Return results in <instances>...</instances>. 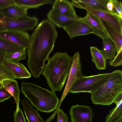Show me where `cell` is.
Segmentation results:
<instances>
[{"instance_id": "1", "label": "cell", "mask_w": 122, "mask_h": 122, "mask_svg": "<svg viewBox=\"0 0 122 122\" xmlns=\"http://www.w3.org/2000/svg\"><path fill=\"white\" fill-rule=\"evenodd\" d=\"M57 36L55 26L47 19L40 22L32 33L27 48V63L34 78H38L42 74Z\"/></svg>"}, {"instance_id": "2", "label": "cell", "mask_w": 122, "mask_h": 122, "mask_svg": "<svg viewBox=\"0 0 122 122\" xmlns=\"http://www.w3.org/2000/svg\"><path fill=\"white\" fill-rule=\"evenodd\" d=\"M73 61V56L66 52H56L49 58L42 74L51 91H61L68 76Z\"/></svg>"}, {"instance_id": "3", "label": "cell", "mask_w": 122, "mask_h": 122, "mask_svg": "<svg viewBox=\"0 0 122 122\" xmlns=\"http://www.w3.org/2000/svg\"><path fill=\"white\" fill-rule=\"evenodd\" d=\"M21 90L32 106L40 111L52 112L58 105L59 99L55 93L35 84L23 82Z\"/></svg>"}, {"instance_id": "4", "label": "cell", "mask_w": 122, "mask_h": 122, "mask_svg": "<svg viewBox=\"0 0 122 122\" xmlns=\"http://www.w3.org/2000/svg\"><path fill=\"white\" fill-rule=\"evenodd\" d=\"M122 92V71L116 70L91 93V99L94 104L109 105Z\"/></svg>"}, {"instance_id": "5", "label": "cell", "mask_w": 122, "mask_h": 122, "mask_svg": "<svg viewBox=\"0 0 122 122\" xmlns=\"http://www.w3.org/2000/svg\"><path fill=\"white\" fill-rule=\"evenodd\" d=\"M111 73L88 76H83L77 80L71 87L70 93L89 92L91 93L108 77Z\"/></svg>"}, {"instance_id": "6", "label": "cell", "mask_w": 122, "mask_h": 122, "mask_svg": "<svg viewBox=\"0 0 122 122\" xmlns=\"http://www.w3.org/2000/svg\"><path fill=\"white\" fill-rule=\"evenodd\" d=\"M38 22L36 17H30L27 15L15 19L6 17L5 30L31 31L37 26Z\"/></svg>"}, {"instance_id": "7", "label": "cell", "mask_w": 122, "mask_h": 122, "mask_svg": "<svg viewBox=\"0 0 122 122\" xmlns=\"http://www.w3.org/2000/svg\"><path fill=\"white\" fill-rule=\"evenodd\" d=\"M72 56L73 64L68 76L59 104L61 103L64 98L70 93V90L74 83L78 79L84 76L82 73L81 65L79 52H76Z\"/></svg>"}, {"instance_id": "8", "label": "cell", "mask_w": 122, "mask_h": 122, "mask_svg": "<svg viewBox=\"0 0 122 122\" xmlns=\"http://www.w3.org/2000/svg\"><path fill=\"white\" fill-rule=\"evenodd\" d=\"M0 37L26 49L30 42V36L25 31L5 30L0 32Z\"/></svg>"}, {"instance_id": "9", "label": "cell", "mask_w": 122, "mask_h": 122, "mask_svg": "<svg viewBox=\"0 0 122 122\" xmlns=\"http://www.w3.org/2000/svg\"><path fill=\"white\" fill-rule=\"evenodd\" d=\"M81 9H84L97 16L122 35V20L116 15L108 11L94 10L87 7H83Z\"/></svg>"}, {"instance_id": "10", "label": "cell", "mask_w": 122, "mask_h": 122, "mask_svg": "<svg viewBox=\"0 0 122 122\" xmlns=\"http://www.w3.org/2000/svg\"><path fill=\"white\" fill-rule=\"evenodd\" d=\"M77 20L88 25L93 30V33L103 40L109 39L105 30L102 20L96 15L87 11L85 16L78 17Z\"/></svg>"}, {"instance_id": "11", "label": "cell", "mask_w": 122, "mask_h": 122, "mask_svg": "<svg viewBox=\"0 0 122 122\" xmlns=\"http://www.w3.org/2000/svg\"><path fill=\"white\" fill-rule=\"evenodd\" d=\"M69 113L71 122H92L93 114L91 107L76 104L72 106Z\"/></svg>"}, {"instance_id": "12", "label": "cell", "mask_w": 122, "mask_h": 122, "mask_svg": "<svg viewBox=\"0 0 122 122\" xmlns=\"http://www.w3.org/2000/svg\"><path fill=\"white\" fill-rule=\"evenodd\" d=\"M63 28L71 39L76 37L94 33L93 30L88 25L77 20Z\"/></svg>"}, {"instance_id": "13", "label": "cell", "mask_w": 122, "mask_h": 122, "mask_svg": "<svg viewBox=\"0 0 122 122\" xmlns=\"http://www.w3.org/2000/svg\"><path fill=\"white\" fill-rule=\"evenodd\" d=\"M48 20L55 26L63 28L78 18L64 15L58 13L52 8L50 10L47 15Z\"/></svg>"}, {"instance_id": "14", "label": "cell", "mask_w": 122, "mask_h": 122, "mask_svg": "<svg viewBox=\"0 0 122 122\" xmlns=\"http://www.w3.org/2000/svg\"><path fill=\"white\" fill-rule=\"evenodd\" d=\"M2 64L14 75L15 79L27 78L31 76L26 67L21 63H13L4 60Z\"/></svg>"}, {"instance_id": "15", "label": "cell", "mask_w": 122, "mask_h": 122, "mask_svg": "<svg viewBox=\"0 0 122 122\" xmlns=\"http://www.w3.org/2000/svg\"><path fill=\"white\" fill-rule=\"evenodd\" d=\"M52 8L61 14L76 18L78 17L71 2L66 0H55Z\"/></svg>"}, {"instance_id": "16", "label": "cell", "mask_w": 122, "mask_h": 122, "mask_svg": "<svg viewBox=\"0 0 122 122\" xmlns=\"http://www.w3.org/2000/svg\"><path fill=\"white\" fill-rule=\"evenodd\" d=\"M108 0H72L71 3L73 7L81 9L87 7L94 10L108 11L107 4ZM109 12V11H108Z\"/></svg>"}, {"instance_id": "17", "label": "cell", "mask_w": 122, "mask_h": 122, "mask_svg": "<svg viewBox=\"0 0 122 122\" xmlns=\"http://www.w3.org/2000/svg\"><path fill=\"white\" fill-rule=\"evenodd\" d=\"M27 10L16 4L0 9V12L6 17L12 19H18L27 15Z\"/></svg>"}, {"instance_id": "18", "label": "cell", "mask_w": 122, "mask_h": 122, "mask_svg": "<svg viewBox=\"0 0 122 122\" xmlns=\"http://www.w3.org/2000/svg\"><path fill=\"white\" fill-rule=\"evenodd\" d=\"M102 20L107 35L113 43L117 53L122 51V35L118 32L106 22Z\"/></svg>"}, {"instance_id": "19", "label": "cell", "mask_w": 122, "mask_h": 122, "mask_svg": "<svg viewBox=\"0 0 122 122\" xmlns=\"http://www.w3.org/2000/svg\"><path fill=\"white\" fill-rule=\"evenodd\" d=\"M3 86L14 98L16 104V111L18 110L20 102V90L17 81L14 80L5 79L2 81Z\"/></svg>"}, {"instance_id": "20", "label": "cell", "mask_w": 122, "mask_h": 122, "mask_svg": "<svg viewBox=\"0 0 122 122\" xmlns=\"http://www.w3.org/2000/svg\"><path fill=\"white\" fill-rule=\"evenodd\" d=\"M23 109L28 122H45L37 110L34 109L28 101L26 99L21 101Z\"/></svg>"}, {"instance_id": "21", "label": "cell", "mask_w": 122, "mask_h": 122, "mask_svg": "<svg viewBox=\"0 0 122 122\" xmlns=\"http://www.w3.org/2000/svg\"><path fill=\"white\" fill-rule=\"evenodd\" d=\"M114 102L116 104L115 107L109 111L106 117V122H116L122 121V92L117 97Z\"/></svg>"}, {"instance_id": "22", "label": "cell", "mask_w": 122, "mask_h": 122, "mask_svg": "<svg viewBox=\"0 0 122 122\" xmlns=\"http://www.w3.org/2000/svg\"><path fill=\"white\" fill-rule=\"evenodd\" d=\"M92 61L98 70L106 69V61L102 55L101 50L95 46L90 48Z\"/></svg>"}, {"instance_id": "23", "label": "cell", "mask_w": 122, "mask_h": 122, "mask_svg": "<svg viewBox=\"0 0 122 122\" xmlns=\"http://www.w3.org/2000/svg\"><path fill=\"white\" fill-rule=\"evenodd\" d=\"M16 4L28 10L36 8L46 4H52L53 0H14Z\"/></svg>"}, {"instance_id": "24", "label": "cell", "mask_w": 122, "mask_h": 122, "mask_svg": "<svg viewBox=\"0 0 122 122\" xmlns=\"http://www.w3.org/2000/svg\"><path fill=\"white\" fill-rule=\"evenodd\" d=\"M103 48L100 50L105 60H112L116 56V50L114 44L109 38L103 40Z\"/></svg>"}, {"instance_id": "25", "label": "cell", "mask_w": 122, "mask_h": 122, "mask_svg": "<svg viewBox=\"0 0 122 122\" xmlns=\"http://www.w3.org/2000/svg\"><path fill=\"white\" fill-rule=\"evenodd\" d=\"M26 49L24 48L18 51L6 54L4 60L14 63H18L25 60L27 56Z\"/></svg>"}, {"instance_id": "26", "label": "cell", "mask_w": 122, "mask_h": 122, "mask_svg": "<svg viewBox=\"0 0 122 122\" xmlns=\"http://www.w3.org/2000/svg\"><path fill=\"white\" fill-rule=\"evenodd\" d=\"M23 48L0 37V51L7 54L12 53Z\"/></svg>"}, {"instance_id": "27", "label": "cell", "mask_w": 122, "mask_h": 122, "mask_svg": "<svg viewBox=\"0 0 122 122\" xmlns=\"http://www.w3.org/2000/svg\"><path fill=\"white\" fill-rule=\"evenodd\" d=\"M10 79L14 80V75L3 64H0V80Z\"/></svg>"}, {"instance_id": "28", "label": "cell", "mask_w": 122, "mask_h": 122, "mask_svg": "<svg viewBox=\"0 0 122 122\" xmlns=\"http://www.w3.org/2000/svg\"><path fill=\"white\" fill-rule=\"evenodd\" d=\"M113 4L114 15L122 20V3L121 0H112Z\"/></svg>"}, {"instance_id": "29", "label": "cell", "mask_w": 122, "mask_h": 122, "mask_svg": "<svg viewBox=\"0 0 122 122\" xmlns=\"http://www.w3.org/2000/svg\"><path fill=\"white\" fill-rule=\"evenodd\" d=\"M110 65L116 67L122 65V51L117 53L115 57L112 60L108 61Z\"/></svg>"}, {"instance_id": "30", "label": "cell", "mask_w": 122, "mask_h": 122, "mask_svg": "<svg viewBox=\"0 0 122 122\" xmlns=\"http://www.w3.org/2000/svg\"><path fill=\"white\" fill-rule=\"evenodd\" d=\"M13 121L14 122H26L25 118L20 108H19L17 111L16 110L14 111Z\"/></svg>"}, {"instance_id": "31", "label": "cell", "mask_w": 122, "mask_h": 122, "mask_svg": "<svg viewBox=\"0 0 122 122\" xmlns=\"http://www.w3.org/2000/svg\"><path fill=\"white\" fill-rule=\"evenodd\" d=\"M57 122H68V118L67 114L62 109L59 108L57 111Z\"/></svg>"}, {"instance_id": "32", "label": "cell", "mask_w": 122, "mask_h": 122, "mask_svg": "<svg viewBox=\"0 0 122 122\" xmlns=\"http://www.w3.org/2000/svg\"><path fill=\"white\" fill-rule=\"evenodd\" d=\"M12 96L3 87L0 88V102L9 99Z\"/></svg>"}, {"instance_id": "33", "label": "cell", "mask_w": 122, "mask_h": 122, "mask_svg": "<svg viewBox=\"0 0 122 122\" xmlns=\"http://www.w3.org/2000/svg\"><path fill=\"white\" fill-rule=\"evenodd\" d=\"M15 4L14 0H0V9L6 8Z\"/></svg>"}, {"instance_id": "34", "label": "cell", "mask_w": 122, "mask_h": 122, "mask_svg": "<svg viewBox=\"0 0 122 122\" xmlns=\"http://www.w3.org/2000/svg\"><path fill=\"white\" fill-rule=\"evenodd\" d=\"M6 17L0 12V32L5 30Z\"/></svg>"}, {"instance_id": "35", "label": "cell", "mask_w": 122, "mask_h": 122, "mask_svg": "<svg viewBox=\"0 0 122 122\" xmlns=\"http://www.w3.org/2000/svg\"><path fill=\"white\" fill-rule=\"evenodd\" d=\"M106 6L108 11L112 14L114 15L113 10V4L112 0H108L107 4Z\"/></svg>"}, {"instance_id": "36", "label": "cell", "mask_w": 122, "mask_h": 122, "mask_svg": "<svg viewBox=\"0 0 122 122\" xmlns=\"http://www.w3.org/2000/svg\"><path fill=\"white\" fill-rule=\"evenodd\" d=\"M6 54L5 53L0 51V64L2 63Z\"/></svg>"}, {"instance_id": "37", "label": "cell", "mask_w": 122, "mask_h": 122, "mask_svg": "<svg viewBox=\"0 0 122 122\" xmlns=\"http://www.w3.org/2000/svg\"><path fill=\"white\" fill-rule=\"evenodd\" d=\"M2 86H3L2 82H0V88H1Z\"/></svg>"}, {"instance_id": "38", "label": "cell", "mask_w": 122, "mask_h": 122, "mask_svg": "<svg viewBox=\"0 0 122 122\" xmlns=\"http://www.w3.org/2000/svg\"><path fill=\"white\" fill-rule=\"evenodd\" d=\"M122 122V121H118V122Z\"/></svg>"}, {"instance_id": "39", "label": "cell", "mask_w": 122, "mask_h": 122, "mask_svg": "<svg viewBox=\"0 0 122 122\" xmlns=\"http://www.w3.org/2000/svg\"><path fill=\"white\" fill-rule=\"evenodd\" d=\"M2 82L0 80V82Z\"/></svg>"}]
</instances>
